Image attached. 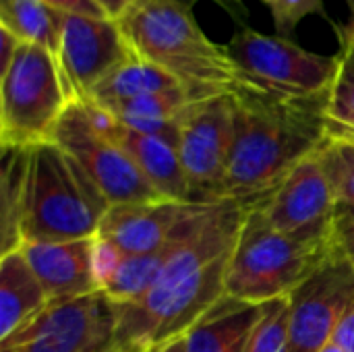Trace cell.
Masks as SVG:
<instances>
[{
  "mask_svg": "<svg viewBox=\"0 0 354 352\" xmlns=\"http://www.w3.org/2000/svg\"><path fill=\"white\" fill-rule=\"evenodd\" d=\"M230 253L178 282L156 284L131 303H116L118 328L114 352H149L187 336L224 297Z\"/></svg>",
  "mask_w": 354,
  "mask_h": 352,
  "instance_id": "obj_5",
  "label": "cell"
},
{
  "mask_svg": "<svg viewBox=\"0 0 354 352\" xmlns=\"http://www.w3.org/2000/svg\"><path fill=\"white\" fill-rule=\"evenodd\" d=\"M257 207L266 222L286 237L303 243L332 241L338 199L317 151L290 170Z\"/></svg>",
  "mask_w": 354,
  "mask_h": 352,
  "instance_id": "obj_12",
  "label": "cell"
},
{
  "mask_svg": "<svg viewBox=\"0 0 354 352\" xmlns=\"http://www.w3.org/2000/svg\"><path fill=\"white\" fill-rule=\"evenodd\" d=\"M48 295L19 249L0 259V340L31 319L48 303Z\"/></svg>",
  "mask_w": 354,
  "mask_h": 352,
  "instance_id": "obj_18",
  "label": "cell"
},
{
  "mask_svg": "<svg viewBox=\"0 0 354 352\" xmlns=\"http://www.w3.org/2000/svg\"><path fill=\"white\" fill-rule=\"evenodd\" d=\"M81 104L85 106L93 124L131 156V160L139 166L143 176L149 180V185L164 199L191 201V189L176 145H172L162 137L147 135L122 124L110 112H106L104 108H100L89 100H83Z\"/></svg>",
  "mask_w": 354,
  "mask_h": 352,
  "instance_id": "obj_15",
  "label": "cell"
},
{
  "mask_svg": "<svg viewBox=\"0 0 354 352\" xmlns=\"http://www.w3.org/2000/svg\"><path fill=\"white\" fill-rule=\"evenodd\" d=\"M278 35L288 37L309 15H324V0H274L270 6Z\"/></svg>",
  "mask_w": 354,
  "mask_h": 352,
  "instance_id": "obj_25",
  "label": "cell"
},
{
  "mask_svg": "<svg viewBox=\"0 0 354 352\" xmlns=\"http://www.w3.org/2000/svg\"><path fill=\"white\" fill-rule=\"evenodd\" d=\"M135 56L120 23L110 17L64 15L56 54L71 102L87 100L118 66Z\"/></svg>",
  "mask_w": 354,
  "mask_h": 352,
  "instance_id": "obj_13",
  "label": "cell"
},
{
  "mask_svg": "<svg viewBox=\"0 0 354 352\" xmlns=\"http://www.w3.org/2000/svg\"><path fill=\"white\" fill-rule=\"evenodd\" d=\"M172 2H178V4H183V6H189V8H193L197 2H201V0H172ZM212 2H216V4H220L224 10H228L236 21H245L247 19V8H245V4H243V0H212Z\"/></svg>",
  "mask_w": 354,
  "mask_h": 352,
  "instance_id": "obj_30",
  "label": "cell"
},
{
  "mask_svg": "<svg viewBox=\"0 0 354 352\" xmlns=\"http://www.w3.org/2000/svg\"><path fill=\"white\" fill-rule=\"evenodd\" d=\"M116 21L135 56L170 73L195 98L205 100L245 87L226 46L203 33L193 8L172 0H135Z\"/></svg>",
  "mask_w": 354,
  "mask_h": 352,
  "instance_id": "obj_2",
  "label": "cell"
},
{
  "mask_svg": "<svg viewBox=\"0 0 354 352\" xmlns=\"http://www.w3.org/2000/svg\"><path fill=\"white\" fill-rule=\"evenodd\" d=\"M52 8L64 15H83V17H108L106 10L95 0H44Z\"/></svg>",
  "mask_w": 354,
  "mask_h": 352,
  "instance_id": "obj_27",
  "label": "cell"
},
{
  "mask_svg": "<svg viewBox=\"0 0 354 352\" xmlns=\"http://www.w3.org/2000/svg\"><path fill=\"white\" fill-rule=\"evenodd\" d=\"M338 73L328 98V133L354 135V19L336 27Z\"/></svg>",
  "mask_w": 354,
  "mask_h": 352,
  "instance_id": "obj_21",
  "label": "cell"
},
{
  "mask_svg": "<svg viewBox=\"0 0 354 352\" xmlns=\"http://www.w3.org/2000/svg\"><path fill=\"white\" fill-rule=\"evenodd\" d=\"M212 205L172 199L110 205L95 237L122 255H147L168 245L191 218Z\"/></svg>",
  "mask_w": 354,
  "mask_h": 352,
  "instance_id": "obj_14",
  "label": "cell"
},
{
  "mask_svg": "<svg viewBox=\"0 0 354 352\" xmlns=\"http://www.w3.org/2000/svg\"><path fill=\"white\" fill-rule=\"evenodd\" d=\"M261 2H263V4H268V6H272V4H274V0H261Z\"/></svg>",
  "mask_w": 354,
  "mask_h": 352,
  "instance_id": "obj_35",
  "label": "cell"
},
{
  "mask_svg": "<svg viewBox=\"0 0 354 352\" xmlns=\"http://www.w3.org/2000/svg\"><path fill=\"white\" fill-rule=\"evenodd\" d=\"M41 282L50 301L102 290L95 276V237L64 243L23 241L17 247Z\"/></svg>",
  "mask_w": 354,
  "mask_h": 352,
  "instance_id": "obj_16",
  "label": "cell"
},
{
  "mask_svg": "<svg viewBox=\"0 0 354 352\" xmlns=\"http://www.w3.org/2000/svg\"><path fill=\"white\" fill-rule=\"evenodd\" d=\"M290 352H319L354 309V268L334 245L330 257L290 297Z\"/></svg>",
  "mask_w": 354,
  "mask_h": 352,
  "instance_id": "obj_11",
  "label": "cell"
},
{
  "mask_svg": "<svg viewBox=\"0 0 354 352\" xmlns=\"http://www.w3.org/2000/svg\"><path fill=\"white\" fill-rule=\"evenodd\" d=\"M95 2L106 10L110 19H120L135 4V0H95Z\"/></svg>",
  "mask_w": 354,
  "mask_h": 352,
  "instance_id": "obj_31",
  "label": "cell"
},
{
  "mask_svg": "<svg viewBox=\"0 0 354 352\" xmlns=\"http://www.w3.org/2000/svg\"><path fill=\"white\" fill-rule=\"evenodd\" d=\"M234 139V95L222 93L195 102L183 120L178 158L195 203H220Z\"/></svg>",
  "mask_w": 354,
  "mask_h": 352,
  "instance_id": "obj_10",
  "label": "cell"
},
{
  "mask_svg": "<svg viewBox=\"0 0 354 352\" xmlns=\"http://www.w3.org/2000/svg\"><path fill=\"white\" fill-rule=\"evenodd\" d=\"M338 203L354 207V135L328 133L317 149Z\"/></svg>",
  "mask_w": 354,
  "mask_h": 352,
  "instance_id": "obj_23",
  "label": "cell"
},
{
  "mask_svg": "<svg viewBox=\"0 0 354 352\" xmlns=\"http://www.w3.org/2000/svg\"><path fill=\"white\" fill-rule=\"evenodd\" d=\"M0 33H2V44H0V75H2L10 66V62H12V58H15V54L23 41L4 27H0Z\"/></svg>",
  "mask_w": 354,
  "mask_h": 352,
  "instance_id": "obj_28",
  "label": "cell"
},
{
  "mask_svg": "<svg viewBox=\"0 0 354 352\" xmlns=\"http://www.w3.org/2000/svg\"><path fill=\"white\" fill-rule=\"evenodd\" d=\"M319 352H344V351H342V349L332 340V342H328V344H326V346H324Z\"/></svg>",
  "mask_w": 354,
  "mask_h": 352,
  "instance_id": "obj_33",
  "label": "cell"
},
{
  "mask_svg": "<svg viewBox=\"0 0 354 352\" xmlns=\"http://www.w3.org/2000/svg\"><path fill=\"white\" fill-rule=\"evenodd\" d=\"M334 245L344 253V257L354 268V207L338 203L336 218H334V230H332Z\"/></svg>",
  "mask_w": 354,
  "mask_h": 352,
  "instance_id": "obj_26",
  "label": "cell"
},
{
  "mask_svg": "<svg viewBox=\"0 0 354 352\" xmlns=\"http://www.w3.org/2000/svg\"><path fill=\"white\" fill-rule=\"evenodd\" d=\"M334 251V241L303 243L274 230L261 216L257 201L249 205L239 239L232 247L224 295L266 305L288 299Z\"/></svg>",
  "mask_w": 354,
  "mask_h": 352,
  "instance_id": "obj_4",
  "label": "cell"
},
{
  "mask_svg": "<svg viewBox=\"0 0 354 352\" xmlns=\"http://www.w3.org/2000/svg\"><path fill=\"white\" fill-rule=\"evenodd\" d=\"M149 352H187V338L183 336V338H176V340H170V342H166V344H162V346H158V349Z\"/></svg>",
  "mask_w": 354,
  "mask_h": 352,
  "instance_id": "obj_32",
  "label": "cell"
},
{
  "mask_svg": "<svg viewBox=\"0 0 354 352\" xmlns=\"http://www.w3.org/2000/svg\"><path fill=\"white\" fill-rule=\"evenodd\" d=\"M245 352H290V303L288 299L266 303L263 317L253 330Z\"/></svg>",
  "mask_w": 354,
  "mask_h": 352,
  "instance_id": "obj_24",
  "label": "cell"
},
{
  "mask_svg": "<svg viewBox=\"0 0 354 352\" xmlns=\"http://www.w3.org/2000/svg\"><path fill=\"white\" fill-rule=\"evenodd\" d=\"M29 147L2 149V255L21 245V216Z\"/></svg>",
  "mask_w": 354,
  "mask_h": 352,
  "instance_id": "obj_22",
  "label": "cell"
},
{
  "mask_svg": "<svg viewBox=\"0 0 354 352\" xmlns=\"http://www.w3.org/2000/svg\"><path fill=\"white\" fill-rule=\"evenodd\" d=\"M245 85L286 98H328L338 73V54L309 52L282 35H266L249 25L226 46Z\"/></svg>",
  "mask_w": 354,
  "mask_h": 352,
  "instance_id": "obj_7",
  "label": "cell"
},
{
  "mask_svg": "<svg viewBox=\"0 0 354 352\" xmlns=\"http://www.w3.org/2000/svg\"><path fill=\"white\" fill-rule=\"evenodd\" d=\"M334 342L344 352H354V309L344 317L334 334Z\"/></svg>",
  "mask_w": 354,
  "mask_h": 352,
  "instance_id": "obj_29",
  "label": "cell"
},
{
  "mask_svg": "<svg viewBox=\"0 0 354 352\" xmlns=\"http://www.w3.org/2000/svg\"><path fill=\"white\" fill-rule=\"evenodd\" d=\"M68 104L56 56L46 48L21 44L10 66L0 75L2 149L52 141Z\"/></svg>",
  "mask_w": 354,
  "mask_h": 352,
  "instance_id": "obj_6",
  "label": "cell"
},
{
  "mask_svg": "<svg viewBox=\"0 0 354 352\" xmlns=\"http://www.w3.org/2000/svg\"><path fill=\"white\" fill-rule=\"evenodd\" d=\"M116 303L104 293L48 301L0 340V352H114Z\"/></svg>",
  "mask_w": 354,
  "mask_h": 352,
  "instance_id": "obj_8",
  "label": "cell"
},
{
  "mask_svg": "<svg viewBox=\"0 0 354 352\" xmlns=\"http://www.w3.org/2000/svg\"><path fill=\"white\" fill-rule=\"evenodd\" d=\"M234 139L224 199L255 203L328 137V98H286L257 87L234 93Z\"/></svg>",
  "mask_w": 354,
  "mask_h": 352,
  "instance_id": "obj_1",
  "label": "cell"
},
{
  "mask_svg": "<svg viewBox=\"0 0 354 352\" xmlns=\"http://www.w3.org/2000/svg\"><path fill=\"white\" fill-rule=\"evenodd\" d=\"M178 87H183L180 81L174 79L170 73L139 56H133L122 66H118L110 77H106L87 100L97 106H108L114 102H124L147 93L172 91Z\"/></svg>",
  "mask_w": 354,
  "mask_h": 352,
  "instance_id": "obj_19",
  "label": "cell"
},
{
  "mask_svg": "<svg viewBox=\"0 0 354 352\" xmlns=\"http://www.w3.org/2000/svg\"><path fill=\"white\" fill-rule=\"evenodd\" d=\"M348 4V10H351V19H354V0H346Z\"/></svg>",
  "mask_w": 354,
  "mask_h": 352,
  "instance_id": "obj_34",
  "label": "cell"
},
{
  "mask_svg": "<svg viewBox=\"0 0 354 352\" xmlns=\"http://www.w3.org/2000/svg\"><path fill=\"white\" fill-rule=\"evenodd\" d=\"M64 12L44 0H0V27L8 29L23 44L46 48L54 56L60 48Z\"/></svg>",
  "mask_w": 354,
  "mask_h": 352,
  "instance_id": "obj_20",
  "label": "cell"
},
{
  "mask_svg": "<svg viewBox=\"0 0 354 352\" xmlns=\"http://www.w3.org/2000/svg\"><path fill=\"white\" fill-rule=\"evenodd\" d=\"M110 210L108 199L81 164L58 143L29 147L21 243L93 239Z\"/></svg>",
  "mask_w": 354,
  "mask_h": 352,
  "instance_id": "obj_3",
  "label": "cell"
},
{
  "mask_svg": "<svg viewBox=\"0 0 354 352\" xmlns=\"http://www.w3.org/2000/svg\"><path fill=\"white\" fill-rule=\"evenodd\" d=\"M266 305L222 297L189 332L187 352H245Z\"/></svg>",
  "mask_w": 354,
  "mask_h": 352,
  "instance_id": "obj_17",
  "label": "cell"
},
{
  "mask_svg": "<svg viewBox=\"0 0 354 352\" xmlns=\"http://www.w3.org/2000/svg\"><path fill=\"white\" fill-rule=\"evenodd\" d=\"M52 141L81 164L110 205L164 199L131 156L93 124L81 102L68 104Z\"/></svg>",
  "mask_w": 354,
  "mask_h": 352,
  "instance_id": "obj_9",
  "label": "cell"
}]
</instances>
